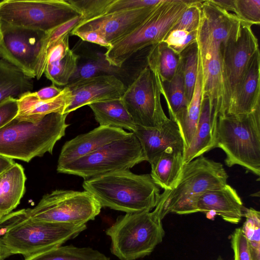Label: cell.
Wrapping results in <instances>:
<instances>
[{
    "label": "cell",
    "instance_id": "cell-1",
    "mask_svg": "<svg viewBox=\"0 0 260 260\" xmlns=\"http://www.w3.org/2000/svg\"><path fill=\"white\" fill-rule=\"evenodd\" d=\"M82 186L102 207L125 213L151 211L160 194L150 174H136L129 170L85 179Z\"/></svg>",
    "mask_w": 260,
    "mask_h": 260
},
{
    "label": "cell",
    "instance_id": "cell-2",
    "mask_svg": "<svg viewBox=\"0 0 260 260\" xmlns=\"http://www.w3.org/2000/svg\"><path fill=\"white\" fill-rule=\"evenodd\" d=\"M68 114L51 113L37 122L14 119L0 129V155L25 162L52 154L69 126Z\"/></svg>",
    "mask_w": 260,
    "mask_h": 260
},
{
    "label": "cell",
    "instance_id": "cell-3",
    "mask_svg": "<svg viewBox=\"0 0 260 260\" xmlns=\"http://www.w3.org/2000/svg\"><path fill=\"white\" fill-rule=\"evenodd\" d=\"M196 0H164L134 30L108 48L104 57L109 64L121 68L138 51L163 42L188 6Z\"/></svg>",
    "mask_w": 260,
    "mask_h": 260
},
{
    "label": "cell",
    "instance_id": "cell-4",
    "mask_svg": "<svg viewBox=\"0 0 260 260\" xmlns=\"http://www.w3.org/2000/svg\"><path fill=\"white\" fill-rule=\"evenodd\" d=\"M160 213L144 210L119 216L106 231L111 252L120 260H135L150 254L165 235Z\"/></svg>",
    "mask_w": 260,
    "mask_h": 260
},
{
    "label": "cell",
    "instance_id": "cell-5",
    "mask_svg": "<svg viewBox=\"0 0 260 260\" xmlns=\"http://www.w3.org/2000/svg\"><path fill=\"white\" fill-rule=\"evenodd\" d=\"M216 148L226 155L225 165H239L260 175V107L238 117H218Z\"/></svg>",
    "mask_w": 260,
    "mask_h": 260
},
{
    "label": "cell",
    "instance_id": "cell-6",
    "mask_svg": "<svg viewBox=\"0 0 260 260\" xmlns=\"http://www.w3.org/2000/svg\"><path fill=\"white\" fill-rule=\"evenodd\" d=\"M87 229L86 224L40 221L28 217L25 209L16 211L15 219L1 238L9 256L25 257L61 246Z\"/></svg>",
    "mask_w": 260,
    "mask_h": 260
},
{
    "label": "cell",
    "instance_id": "cell-7",
    "mask_svg": "<svg viewBox=\"0 0 260 260\" xmlns=\"http://www.w3.org/2000/svg\"><path fill=\"white\" fill-rule=\"evenodd\" d=\"M145 161L141 145L132 133L112 142L94 152L64 165L57 167L58 173L88 179L106 174L129 170Z\"/></svg>",
    "mask_w": 260,
    "mask_h": 260
},
{
    "label": "cell",
    "instance_id": "cell-8",
    "mask_svg": "<svg viewBox=\"0 0 260 260\" xmlns=\"http://www.w3.org/2000/svg\"><path fill=\"white\" fill-rule=\"evenodd\" d=\"M228 175L223 165L203 155L184 164L174 188L160 193L154 208L162 219L176 207L196 195L227 184Z\"/></svg>",
    "mask_w": 260,
    "mask_h": 260
},
{
    "label": "cell",
    "instance_id": "cell-9",
    "mask_svg": "<svg viewBox=\"0 0 260 260\" xmlns=\"http://www.w3.org/2000/svg\"><path fill=\"white\" fill-rule=\"evenodd\" d=\"M81 15L67 0H4L0 2V22L46 32Z\"/></svg>",
    "mask_w": 260,
    "mask_h": 260
},
{
    "label": "cell",
    "instance_id": "cell-10",
    "mask_svg": "<svg viewBox=\"0 0 260 260\" xmlns=\"http://www.w3.org/2000/svg\"><path fill=\"white\" fill-rule=\"evenodd\" d=\"M102 208L86 190L56 189L44 195L34 208L25 210L35 220L80 224L94 220Z\"/></svg>",
    "mask_w": 260,
    "mask_h": 260
},
{
    "label": "cell",
    "instance_id": "cell-11",
    "mask_svg": "<svg viewBox=\"0 0 260 260\" xmlns=\"http://www.w3.org/2000/svg\"><path fill=\"white\" fill-rule=\"evenodd\" d=\"M159 79L146 65L126 88L121 100L135 124L156 128L167 122L160 101Z\"/></svg>",
    "mask_w": 260,
    "mask_h": 260
},
{
    "label": "cell",
    "instance_id": "cell-12",
    "mask_svg": "<svg viewBox=\"0 0 260 260\" xmlns=\"http://www.w3.org/2000/svg\"><path fill=\"white\" fill-rule=\"evenodd\" d=\"M251 26L240 20L239 27L221 45L224 98L218 117L225 115L249 62L259 49L258 40Z\"/></svg>",
    "mask_w": 260,
    "mask_h": 260
},
{
    "label": "cell",
    "instance_id": "cell-13",
    "mask_svg": "<svg viewBox=\"0 0 260 260\" xmlns=\"http://www.w3.org/2000/svg\"><path fill=\"white\" fill-rule=\"evenodd\" d=\"M223 43L211 33L201 16L197 43L201 69L202 93L203 97L208 98L218 116L224 98L220 51Z\"/></svg>",
    "mask_w": 260,
    "mask_h": 260
},
{
    "label": "cell",
    "instance_id": "cell-14",
    "mask_svg": "<svg viewBox=\"0 0 260 260\" xmlns=\"http://www.w3.org/2000/svg\"><path fill=\"white\" fill-rule=\"evenodd\" d=\"M1 23L0 58L31 78L44 32Z\"/></svg>",
    "mask_w": 260,
    "mask_h": 260
},
{
    "label": "cell",
    "instance_id": "cell-15",
    "mask_svg": "<svg viewBox=\"0 0 260 260\" xmlns=\"http://www.w3.org/2000/svg\"><path fill=\"white\" fill-rule=\"evenodd\" d=\"M244 209L236 190L227 184L188 199L174 208L171 213L182 215L213 212L225 221L237 224L243 216Z\"/></svg>",
    "mask_w": 260,
    "mask_h": 260
},
{
    "label": "cell",
    "instance_id": "cell-16",
    "mask_svg": "<svg viewBox=\"0 0 260 260\" xmlns=\"http://www.w3.org/2000/svg\"><path fill=\"white\" fill-rule=\"evenodd\" d=\"M158 5L106 13L81 22L72 30L95 31L112 45L138 27Z\"/></svg>",
    "mask_w": 260,
    "mask_h": 260
},
{
    "label": "cell",
    "instance_id": "cell-17",
    "mask_svg": "<svg viewBox=\"0 0 260 260\" xmlns=\"http://www.w3.org/2000/svg\"><path fill=\"white\" fill-rule=\"evenodd\" d=\"M71 101L64 114L91 104L121 99L126 89L123 83L115 75L103 74L68 84Z\"/></svg>",
    "mask_w": 260,
    "mask_h": 260
},
{
    "label": "cell",
    "instance_id": "cell-18",
    "mask_svg": "<svg viewBox=\"0 0 260 260\" xmlns=\"http://www.w3.org/2000/svg\"><path fill=\"white\" fill-rule=\"evenodd\" d=\"M129 134L124 129L99 126L66 142L62 147L57 166H61L89 154L106 145Z\"/></svg>",
    "mask_w": 260,
    "mask_h": 260
},
{
    "label": "cell",
    "instance_id": "cell-19",
    "mask_svg": "<svg viewBox=\"0 0 260 260\" xmlns=\"http://www.w3.org/2000/svg\"><path fill=\"white\" fill-rule=\"evenodd\" d=\"M260 107V54L252 56L239 84L235 96L223 117L247 115Z\"/></svg>",
    "mask_w": 260,
    "mask_h": 260
},
{
    "label": "cell",
    "instance_id": "cell-20",
    "mask_svg": "<svg viewBox=\"0 0 260 260\" xmlns=\"http://www.w3.org/2000/svg\"><path fill=\"white\" fill-rule=\"evenodd\" d=\"M133 133L141 145L145 161L149 163L169 148L180 150L184 153L185 145L179 128L177 123L170 118L158 128L137 126Z\"/></svg>",
    "mask_w": 260,
    "mask_h": 260
},
{
    "label": "cell",
    "instance_id": "cell-21",
    "mask_svg": "<svg viewBox=\"0 0 260 260\" xmlns=\"http://www.w3.org/2000/svg\"><path fill=\"white\" fill-rule=\"evenodd\" d=\"M218 116L207 97H203L196 129L188 147L183 153L184 164L216 148Z\"/></svg>",
    "mask_w": 260,
    "mask_h": 260
},
{
    "label": "cell",
    "instance_id": "cell-22",
    "mask_svg": "<svg viewBox=\"0 0 260 260\" xmlns=\"http://www.w3.org/2000/svg\"><path fill=\"white\" fill-rule=\"evenodd\" d=\"M71 99V92L67 86L57 96L48 100H39L32 92H26L17 98L18 112L15 119L37 122L51 113L64 114V110Z\"/></svg>",
    "mask_w": 260,
    "mask_h": 260
},
{
    "label": "cell",
    "instance_id": "cell-23",
    "mask_svg": "<svg viewBox=\"0 0 260 260\" xmlns=\"http://www.w3.org/2000/svg\"><path fill=\"white\" fill-rule=\"evenodd\" d=\"M150 174L154 182L165 190L174 188L184 164L183 152L169 148L156 156L150 163Z\"/></svg>",
    "mask_w": 260,
    "mask_h": 260
},
{
    "label": "cell",
    "instance_id": "cell-24",
    "mask_svg": "<svg viewBox=\"0 0 260 260\" xmlns=\"http://www.w3.org/2000/svg\"><path fill=\"white\" fill-rule=\"evenodd\" d=\"M26 176L16 162L0 175V215L4 216L19 204L25 190Z\"/></svg>",
    "mask_w": 260,
    "mask_h": 260
},
{
    "label": "cell",
    "instance_id": "cell-25",
    "mask_svg": "<svg viewBox=\"0 0 260 260\" xmlns=\"http://www.w3.org/2000/svg\"><path fill=\"white\" fill-rule=\"evenodd\" d=\"M96 121L100 126L126 129L134 133L137 126L124 106L121 99L91 104Z\"/></svg>",
    "mask_w": 260,
    "mask_h": 260
},
{
    "label": "cell",
    "instance_id": "cell-26",
    "mask_svg": "<svg viewBox=\"0 0 260 260\" xmlns=\"http://www.w3.org/2000/svg\"><path fill=\"white\" fill-rule=\"evenodd\" d=\"M79 56L70 49L66 54L52 49L48 51L44 73L52 84L66 86L78 67Z\"/></svg>",
    "mask_w": 260,
    "mask_h": 260
},
{
    "label": "cell",
    "instance_id": "cell-27",
    "mask_svg": "<svg viewBox=\"0 0 260 260\" xmlns=\"http://www.w3.org/2000/svg\"><path fill=\"white\" fill-rule=\"evenodd\" d=\"M180 56L164 42L150 46L146 56L148 67L159 78L160 82L171 80L176 74Z\"/></svg>",
    "mask_w": 260,
    "mask_h": 260
},
{
    "label": "cell",
    "instance_id": "cell-28",
    "mask_svg": "<svg viewBox=\"0 0 260 260\" xmlns=\"http://www.w3.org/2000/svg\"><path fill=\"white\" fill-rule=\"evenodd\" d=\"M33 89V78L0 58V102L10 96L19 98Z\"/></svg>",
    "mask_w": 260,
    "mask_h": 260
},
{
    "label": "cell",
    "instance_id": "cell-29",
    "mask_svg": "<svg viewBox=\"0 0 260 260\" xmlns=\"http://www.w3.org/2000/svg\"><path fill=\"white\" fill-rule=\"evenodd\" d=\"M202 99L201 69L199 59L197 79L191 99L187 109L175 120L184 141L185 150L193 138L200 115Z\"/></svg>",
    "mask_w": 260,
    "mask_h": 260
},
{
    "label": "cell",
    "instance_id": "cell-30",
    "mask_svg": "<svg viewBox=\"0 0 260 260\" xmlns=\"http://www.w3.org/2000/svg\"><path fill=\"white\" fill-rule=\"evenodd\" d=\"M160 88L167 104L170 119H176L188 108L190 102L187 98L183 73L180 64L178 70L170 81L161 83Z\"/></svg>",
    "mask_w": 260,
    "mask_h": 260
},
{
    "label": "cell",
    "instance_id": "cell-31",
    "mask_svg": "<svg viewBox=\"0 0 260 260\" xmlns=\"http://www.w3.org/2000/svg\"><path fill=\"white\" fill-rule=\"evenodd\" d=\"M24 260H110L100 251L90 247L59 246L29 256Z\"/></svg>",
    "mask_w": 260,
    "mask_h": 260
},
{
    "label": "cell",
    "instance_id": "cell-32",
    "mask_svg": "<svg viewBox=\"0 0 260 260\" xmlns=\"http://www.w3.org/2000/svg\"><path fill=\"white\" fill-rule=\"evenodd\" d=\"M83 20L82 15H79L44 32L40 40V49L35 67L37 79L39 80L44 73L46 56L50 47L62 36L70 34Z\"/></svg>",
    "mask_w": 260,
    "mask_h": 260
},
{
    "label": "cell",
    "instance_id": "cell-33",
    "mask_svg": "<svg viewBox=\"0 0 260 260\" xmlns=\"http://www.w3.org/2000/svg\"><path fill=\"white\" fill-rule=\"evenodd\" d=\"M180 56L186 95L190 102L194 90L198 72L199 55L197 41L185 49L180 54Z\"/></svg>",
    "mask_w": 260,
    "mask_h": 260
},
{
    "label": "cell",
    "instance_id": "cell-34",
    "mask_svg": "<svg viewBox=\"0 0 260 260\" xmlns=\"http://www.w3.org/2000/svg\"><path fill=\"white\" fill-rule=\"evenodd\" d=\"M245 221L241 228L248 243L252 260H260V212L252 208L245 209Z\"/></svg>",
    "mask_w": 260,
    "mask_h": 260
},
{
    "label": "cell",
    "instance_id": "cell-35",
    "mask_svg": "<svg viewBox=\"0 0 260 260\" xmlns=\"http://www.w3.org/2000/svg\"><path fill=\"white\" fill-rule=\"evenodd\" d=\"M116 69L110 66L105 57L99 58L78 66L69 83L101 75V73H111L115 72Z\"/></svg>",
    "mask_w": 260,
    "mask_h": 260
},
{
    "label": "cell",
    "instance_id": "cell-36",
    "mask_svg": "<svg viewBox=\"0 0 260 260\" xmlns=\"http://www.w3.org/2000/svg\"><path fill=\"white\" fill-rule=\"evenodd\" d=\"M234 14L251 25L260 23V0H234Z\"/></svg>",
    "mask_w": 260,
    "mask_h": 260
},
{
    "label": "cell",
    "instance_id": "cell-37",
    "mask_svg": "<svg viewBox=\"0 0 260 260\" xmlns=\"http://www.w3.org/2000/svg\"><path fill=\"white\" fill-rule=\"evenodd\" d=\"M67 1L80 13L85 21L105 14L113 0Z\"/></svg>",
    "mask_w": 260,
    "mask_h": 260
},
{
    "label": "cell",
    "instance_id": "cell-38",
    "mask_svg": "<svg viewBox=\"0 0 260 260\" xmlns=\"http://www.w3.org/2000/svg\"><path fill=\"white\" fill-rule=\"evenodd\" d=\"M198 30L188 31L183 29H173L164 40L167 45L178 54H180L189 45L196 42Z\"/></svg>",
    "mask_w": 260,
    "mask_h": 260
},
{
    "label": "cell",
    "instance_id": "cell-39",
    "mask_svg": "<svg viewBox=\"0 0 260 260\" xmlns=\"http://www.w3.org/2000/svg\"><path fill=\"white\" fill-rule=\"evenodd\" d=\"M202 2L201 0H197L194 3L189 5L173 30H197L201 21L200 4Z\"/></svg>",
    "mask_w": 260,
    "mask_h": 260
},
{
    "label": "cell",
    "instance_id": "cell-40",
    "mask_svg": "<svg viewBox=\"0 0 260 260\" xmlns=\"http://www.w3.org/2000/svg\"><path fill=\"white\" fill-rule=\"evenodd\" d=\"M234 260H252L246 239L241 228L235 230L231 236Z\"/></svg>",
    "mask_w": 260,
    "mask_h": 260
},
{
    "label": "cell",
    "instance_id": "cell-41",
    "mask_svg": "<svg viewBox=\"0 0 260 260\" xmlns=\"http://www.w3.org/2000/svg\"><path fill=\"white\" fill-rule=\"evenodd\" d=\"M163 0H113L107 7L106 13L122 10L155 6Z\"/></svg>",
    "mask_w": 260,
    "mask_h": 260
},
{
    "label": "cell",
    "instance_id": "cell-42",
    "mask_svg": "<svg viewBox=\"0 0 260 260\" xmlns=\"http://www.w3.org/2000/svg\"><path fill=\"white\" fill-rule=\"evenodd\" d=\"M18 112L17 98L10 96L0 102V129L15 118Z\"/></svg>",
    "mask_w": 260,
    "mask_h": 260
},
{
    "label": "cell",
    "instance_id": "cell-43",
    "mask_svg": "<svg viewBox=\"0 0 260 260\" xmlns=\"http://www.w3.org/2000/svg\"><path fill=\"white\" fill-rule=\"evenodd\" d=\"M70 35H75L80 38L83 41L94 43L100 46L105 47L107 49L111 45L98 32L93 30L82 31H75L72 30Z\"/></svg>",
    "mask_w": 260,
    "mask_h": 260
},
{
    "label": "cell",
    "instance_id": "cell-44",
    "mask_svg": "<svg viewBox=\"0 0 260 260\" xmlns=\"http://www.w3.org/2000/svg\"><path fill=\"white\" fill-rule=\"evenodd\" d=\"M62 89L52 84L51 85L43 88L37 91L32 92V93L39 100H48L57 96L61 92Z\"/></svg>",
    "mask_w": 260,
    "mask_h": 260
},
{
    "label": "cell",
    "instance_id": "cell-45",
    "mask_svg": "<svg viewBox=\"0 0 260 260\" xmlns=\"http://www.w3.org/2000/svg\"><path fill=\"white\" fill-rule=\"evenodd\" d=\"M211 1L216 6L228 12H234V0H211Z\"/></svg>",
    "mask_w": 260,
    "mask_h": 260
},
{
    "label": "cell",
    "instance_id": "cell-46",
    "mask_svg": "<svg viewBox=\"0 0 260 260\" xmlns=\"http://www.w3.org/2000/svg\"><path fill=\"white\" fill-rule=\"evenodd\" d=\"M14 164L13 159L0 155V175Z\"/></svg>",
    "mask_w": 260,
    "mask_h": 260
},
{
    "label": "cell",
    "instance_id": "cell-47",
    "mask_svg": "<svg viewBox=\"0 0 260 260\" xmlns=\"http://www.w3.org/2000/svg\"><path fill=\"white\" fill-rule=\"evenodd\" d=\"M9 256L5 246L0 240V260H4L5 258Z\"/></svg>",
    "mask_w": 260,
    "mask_h": 260
},
{
    "label": "cell",
    "instance_id": "cell-48",
    "mask_svg": "<svg viewBox=\"0 0 260 260\" xmlns=\"http://www.w3.org/2000/svg\"><path fill=\"white\" fill-rule=\"evenodd\" d=\"M3 217V216L0 215V222H1V219ZM2 225H1V223H0V237L2 235Z\"/></svg>",
    "mask_w": 260,
    "mask_h": 260
},
{
    "label": "cell",
    "instance_id": "cell-49",
    "mask_svg": "<svg viewBox=\"0 0 260 260\" xmlns=\"http://www.w3.org/2000/svg\"><path fill=\"white\" fill-rule=\"evenodd\" d=\"M1 23H0V36H1Z\"/></svg>",
    "mask_w": 260,
    "mask_h": 260
}]
</instances>
